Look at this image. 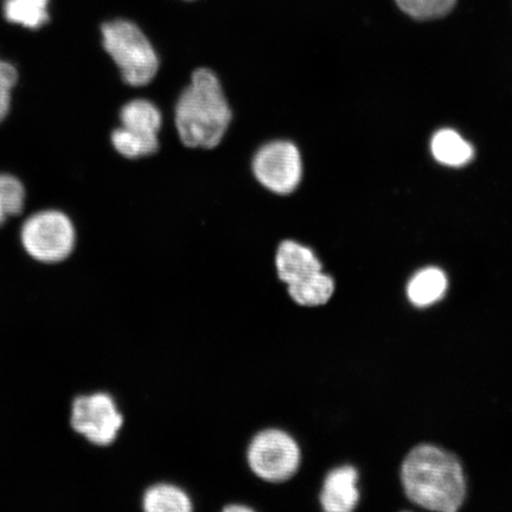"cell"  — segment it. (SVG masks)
Listing matches in <instances>:
<instances>
[{"mask_svg": "<svg viewBox=\"0 0 512 512\" xmlns=\"http://www.w3.org/2000/svg\"><path fill=\"white\" fill-rule=\"evenodd\" d=\"M233 118L219 75L208 67L196 68L174 108L179 142L189 150H214L226 138Z\"/></svg>", "mask_w": 512, "mask_h": 512, "instance_id": "1", "label": "cell"}, {"mask_svg": "<svg viewBox=\"0 0 512 512\" xmlns=\"http://www.w3.org/2000/svg\"><path fill=\"white\" fill-rule=\"evenodd\" d=\"M403 489L419 507L439 512H456L465 499L462 464L452 453L433 445L413 448L402 464Z\"/></svg>", "mask_w": 512, "mask_h": 512, "instance_id": "2", "label": "cell"}, {"mask_svg": "<svg viewBox=\"0 0 512 512\" xmlns=\"http://www.w3.org/2000/svg\"><path fill=\"white\" fill-rule=\"evenodd\" d=\"M101 35L121 81L133 88L151 85L159 74L160 59L144 31L127 19H114L102 25Z\"/></svg>", "mask_w": 512, "mask_h": 512, "instance_id": "3", "label": "cell"}, {"mask_svg": "<svg viewBox=\"0 0 512 512\" xmlns=\"http://www.w3.org/2000/svg\"><path fill=\"white\" fill-rule=\"evenodd\" d=\"M251 170L261 188L275 196H290L303 181L302 152L291 140H270L255 151Z\"/></svg>", "mask_w": 512, "mask_h": 512, "instance_id": "4", "label": "cell"}, {"mask_svg": "<svg viewBox=\"0 0 512 512\" xmlns=\"http://www.w3.org/2000/svg\"><path fill=\"white\" fill-rule=\"evenodd\" d=\"M302 452L291 434L266 428L253 437L247 448V463L254 475L267 483H284L296 475Z\"/></svg>", "mask_w": 512, "mask_h": 512, "instance_id": "5", "label": "cell"}, {"mask_svg": "<svg viewBox=\"0 0 512 512\" xmlns=\"http://www.w3.org/2000/svg\"><path fill=\"white\" fill-rule=\"evenodd\" d=\"M21 236L25 251L43 264H59L72 255L76 246L72 220L57 210L41 211L29 217Z\"/></svg>", "mask_w": 512, "mask_h": 512, "instance_id": "6", "label": "cell"}, {"mask_svg": "<svg viewBox=\"0 0 512 512\" xmlns=\"http://www.w3.org/2000/svg\"><path fill=\"white\" fill-rule=\"evenodd\" d=\"M70 425L89 443L110 446L123 428L124 416L110 394L94 393L74 400Z\"/></svg>", "mask_w": 512, "mask_h": 512, "instance_id": "7", "label": "cell"}, {"mask_svg": "<svg viewBox=\"0 0 512 512\" xmlns=\"http://www.w3.org/2000/svg\"><path fill=\"white\" fill-rule=\"evenodd\" d=\"M274 262L279 280L287 286L302 283L323 272V264L313 249L296 240L281 241Z\"/></svg>", "mask_w": 512, "mask_h": 512, "instance_id": "8", "label": "cell"}, {"mask_svg": "<svg viewBox=\"0 0 512 512\" xmlns=\"http://www.w3.org/2000/svg\"><path fill=\"white\" fill-rule=\"evenodd\" d=\"M357 471L355 467L343 466L332 470L324 480L320 504L328 512H350L360 501L357 490Z\"/></svg>", "mask_w": 512, "mask_h": 512, "instance_id": "9", "label": "cell"}, {"mask_svg": "<svg viewBox=\"0 0 512 512\" xmlns=\"http://www.w3.org/2000/svg\"><path fill=\"white\" fill-rule=\"evenodd\" d=\"M118 115L120 126L128 131L156 137L162 132L163 113L152 100L136 98L127 101Z\"/></svg>", "mask_w": 512, "mask_h": 512, "instance_id": "10", "label": "cell"}, {"mask_svg": "<svg viewBox=\"0 0 512 512\" xmlns=\"http://www.w3.org/2000/svg\"><path fill=\"white\" fill-rule=\"evenodd\" d=\"M431 150L438 163L450 168H462L475 157L473 146L450 128H444L434 134Z\"/></svg>", "mask_w": 512, "mask_h": 512, "instance_id": "11", "label": "cell"}, {"mask_svg": "<svg viewBox=\"0 0 512 512\" xmlns=\"http://www.w3.org/2000/svg\"><path fill=\"white\" fill-rule=\"evenodd\" d=\"M446 291V274L437 267L424 268L416 273L407 287L409 300L418 307H427L439 302Z\"/></svg>", "mask_w": 512, "mask_h": 512, "instance_id": "12", "label": "cell"}, {"mask_svg": "<svg viewBox=\"0 0 512 512\" xmlns=\"http://www.w3.org/2000/svg\"><path fill=\"white\" fill-rule=\"evenodd\" d=\"M143 509L146 512H190L192 501L181 486L159 483L145 491Z\"/></svg>", "mask_w": 512, "mask_h": 512, "instance_id": "13", "label": "cell"}, {"mask_svg": "<svg viewBox=\"0 0 512 512\" xmlns=\"http://www.w3.org/2000/svg\"><path fill=\"white\" fill-rule=\"evenodd\" d=\"M111 144L120 157L130 162L155 156L160 149L159 137L144 136L121 126L112 131Z\"/></svg>", "mask_w": 512, "mask_h": 512, "instance_id": "14", "label": "cell"}, {"mask_svg": "<svg viewBox=\"0 0 512 512\" xmlns=\"http://www.w3.org/2000/svg\"><path fill=\"white\" fill-rule=\"evenodd\" d=\"M293 302L305 307L322 306L329 302L335 292V281L329 274L320 272L302 283L287 286Z\"/></svg>", "mask_w": 512, "mask_h": 512, "instance_id": "15", "label": "cell"}, {"mask_svg": "<svg viewBox=\"0 0 512 512\" xmlns=\"http://www.w3.org/2000/svg\"><path fill=\"white\" fill-rule=\"evenodd\" d=\"M49 0H5L4 16L10 23L40 29L49 21Z\"/></svg>", "mask_w": 512, "mask_h": 512, "instance_id": "16", "label": "cell"}, {"mask_svg": "<svg viewBox=\"0 0 512 512\" xmlns=\"http://www.w3.org/2000/svg\"><path fill=\"white\" fill-rule=\"evenodd\" d=\"M398 8L414 19L426 22L444 18L456 8L458 0H394Z\"/></svg>", "mask_w": 512, "mask_h": 512, "instance_id": "17", "label": "cell"}, {"mask_svg": "<svg viewBox=\"0 0 512 512\" xmlns=\"http://www.w3.org/2000/svg\"><path fill=\"white\" fill-rule=\"evenodd\" d=\"M25 200V190L16 177L0 175V226L22 213Z\"/></svg>", "mask_w": 512, "mask_h": 512, "instance_id": "18", "label": "cell"}, {"mask_svg": "<svg viewBox=\"0 0 512 512\" xmlns=\"http://www.w3.org/2000/svg\"><path fill=\"white\" fill-rule=\"evenodd\" d=\"M18 79L17 70L11 63L0 60V123L8 115L12 89Z\"/></svg>", "mask_w": 512, "mask_h": 512, "instance_id": "19", "label": "cell"}, {"mask_svg": "<svg viewBox=\"0 0 512 512\" xmlns=\"http://www.w3.org/2000/svg\"><path fill=\"white\" fill-rule=\"evenodd\" d=\"M224 511L226 512H251L253 511L252 508H249L247 507V505H243V504H232V505H227L226 508H224Z\"/></svg>", "mask_w": 512, "mask_h": 512, "instance_id": "20", "label": "cell"}]
</instances>
